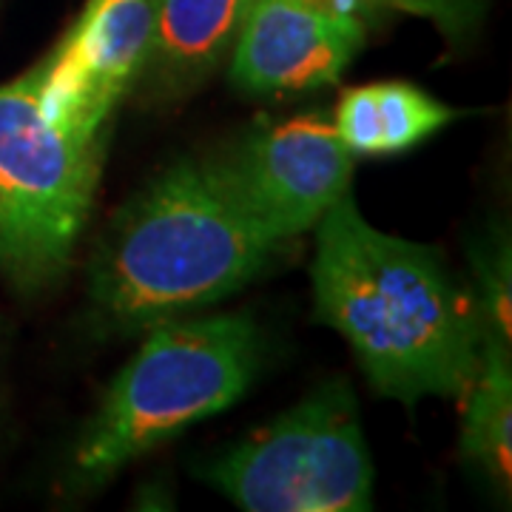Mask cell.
Listing matches in <instances>:
<instances>
[{"label": "cell", "mask_w": 512, "mask_h": 512, "mask_svg": "<svg viewBox=\"0 0 512 512\" xmlns=\"http://www.w3.org/2000/svg\"><path fill=\"white\" fill-rule=\"evenodd\" d=\"M316 319L339 330L376 393L419 404L464 396L484 325L433 248L382 234L345 197L316 222Z\"/></svg>", "instance_id": "1"}, {"label": "cell", "mask_w": 512, "mask_h": 512, "mask_svg": "<svg viewBox=\"0 0 512 512\" xmlns=\"http://www.w3.org/2000/svg\"><path fill=\"white\" fill-rule=\"evenodd\" d=\"M217 160H183L126 202L92 268V302L117 328H151L245 288L276 254Z\"/></svg>", "instance_id": "2"}, {"label": "cell", "mask_w": 512, "mask_h": 512, "mask_svg": "<svg viewBox=\"0 0 512 512\" xmlns=\"http://www.w3.org/2000/svg\"><path fill=\"white\" fill-rule=\"evenodd\" d=\"M265 342L251 316L163 319L111 379L74 447V473L103 484L128 461L245 396Z\"/></svg>", "instance_id": "3"}, {"label": "cell", "mask_w": 512, "mask_h": 512, "mask_svg": "<svg viewBox=\"0 0 512 512\" xmlns=\"http://www.w3.org/2000/svg\"><path fill=\"white\" fill-rule=\"evenodd\" d=\"M109 131L46 109L37 66L0 86V271L23 293L66 271L92 211Z\"/></svg>", "instance_id": "4"}, {"label": "cell", "mask_w": 512, "mask_h": 512, "mask_svg": "<svg viewBox=\"0 0 512 512\" xmlns=\"http://www.w3.org/2000/svg\"><path fill=\"white\" fill-rule=\"evenodd\" d=\"M205 481L248 512H362L373 461L345 379L316 387L285 416L205 467Z\"/></svg>", "instance_id": "5"}, {"label": "cell", "mask_w": 512, "mask_h": 512, "mask_svg": "<svg viewBox=\"0 0 512 512\" xmlns=\"http://www.w3.org/2000/svg\"><path fill=\"white\" fill-rule=\"evenodd\" d=\"M217 163L245 211L276 242L316 228L353 177V151L322 117L256 128Z\"/></svg>", "instance_id": "6"}, {"label": "cell", "mask_w": 512, "mask_h": 512, "mask_svg": "<svg viewBox=\"0 0 512 512\" xmlns=\"http://www.w3.org/2000/svg\"><path fill=\"white\" fill-rule=\"evenodd\" d=\"M160 0H89L57 49L37 66L46 109L111 131L117 103L146 63Z\"/></svg>", "instance_id": "7"}, {"label": "cell", "mask_w": 512, "mask_h": 512, "mask_svg": "<svg viewBox=\"0 0 512 512\" xmlns=\"http://www.w3.org/2000/svg\"><path fill=\"white\" fill-rule=\"evenodd\" d=\"M365 46V23L316 0H254L239 29L231 80L245 94L308 92L336 83Z\"/></svg>", "instance_id": "8"}, {"label": "cell", "mask_w": 512, "mask_h": 512, "mask_svg": "<svg viewBox=\"0 0 512 512\" xmlns=\"http://www.w3.org/2000/svg\"><path fill=\"white\" fill-rule=\"evenodd\" d=\"M254 0H160L140 77L154 97L197 89L234 49Z\"/></svg>", "instance_id": "9"}, {"label": "cell", "mask_w": 512, "mask_h": 512, "mask_svg": "<svg viewBox=\"0 0 512 512\" xmlns=\"http://www.w3.org/2000/svg\"><path fill=\"white\" fill-rule=\"evenodd\" d=\"M456 117V111L413 83H370L342 94L333 128L356 154L384 157L419 146Z\"/></svg>", "instance_id": "10"}, {"label": "cell", "mask_w": 512, "mask_h": 512, "mask_svg": "<svg viewBox=\"0 0 512 512\" xmlns=\"http://www.w3.org/2000/svg\"><path fill=\"white\" fill-rule=\"evenodd\" d=\"M467 416L461 436V456L498 484H510L512 476V367L510 342L484 336L481 367L467 387Z\"/></svg>", "instance_id": "11"}, {"label": "cell", "mask_w": 512, "mask_h": 512, "mask_svg": "<svg viewBox=\"0 0 512 512\" xmlns=\"http://www.w3.org/2000/svg\"><path fill=\"white\" fill-rule=\"evenodd\" d=\"M478 276L476 313L487 336L510 342V245L493 237L473 251Z\"/></svg>", "instance_id": "12"}]
</instances>
